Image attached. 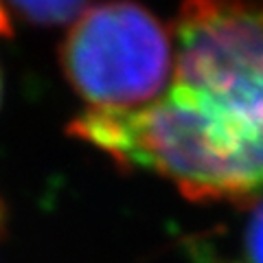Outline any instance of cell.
Segmentation results:
<instances>
[{"mask_svg": "<svg viewBox=\"0 0 263 263\" xmlns=\"http://www.w3.org/2000/svg\"><path fill=\"white\" fill-rule=\"evenodd\" d=\"M174 84L136 110L90 108L68 132L121 169H149L197 202L263 195V0H182Z\"/></svg>", "mask_w": 263, "mask_h": 263, "instance_id": "cell-1", "label": "cell"}, {"mask_svg": "<svg viewBox=\"0 0 263 263\" xmlns=\"http://www.w3.org/2000/svg\"><path fill=\"white\" fill-rule=\"evenodd\" d=\"M60 66L90 108L136 110L149 105L169 84L171 33L138 3H101L72 22L60 46Z\"/></svg>", "mask_w": 263, "mask_h": 263, "instance_id": "cell-2", "label": "cell"}, {"mask_svg": "<svg viewBox=\"0 0 263 263\" xmlns=\"http://www.w3.org/2000/svg\"><path fill=\"white\" fill-rule=\"evenodd\" d=\"M9 7L37 27H57V24L75 22L86 11L90 0H7Z\"/></svg>", "mask_w": 263, "mask_h": 263, "instance_id": "cell-3", "label": "cell"}, {"mask_svg": "<svg viewBox=\"0 0 263 263\" xmlns=\"http://www.w3.org/2000/svg\"><path fill=\"white\" fill-rule=\"evenodd\" d=\"M246 263H263V195L252 204V213L243 230Z\"/></svg>", "mask_w": 263, "mask_h": 263, "instance_id": "cell-4", "label": "cell"}, {"mask_svg": "<svg viewBox=\"0 0 263 263\" xmlns=\"http://www.w3.org/2000/svg\"><path fill=\"white\" fill-rule=\"evenodd\" d=\"M13 35V20L7 5L0 0V37H11Z\"/></svg>", "mask_w": 263, "mask_h": 263, "instance_id": "cell-5", "label": "cell"}]
</instances>
